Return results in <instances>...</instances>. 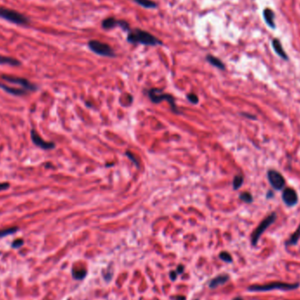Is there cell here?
Segmentation results:
<instances>
[{
  "label": "cell",
  "mask_w": 300,
  "mask_h": 300,
  "mask_svg": "<svg viewBox=\"0 0 300 300\" xmlns=\"http://www.w3.org/2000/svg\"><path fill=\"white\" fill-rule=\"evenodd\" d=\"M127 40L132 44H141L145 46H162L163 45L161 39L151 35L147 31L139 28L131 30L128 32Z\"/></svg>",
  "instance_id": "cell-1"
},
{
  "label": "cell",
  "mask_w": 300,
  "mask_h": 300,
  "mask_svg": "<svg viewBox=\"0 0 300 300\" xmlns=\"http://www.w3.org/2000/svg\"><path fill=\"white\" fill-rule=\"evenodd\" d=\"M146 95L149 98L152 103L160 104L162 103L163 101H167L168 104H169V106L171 107L173 113H176V114H180L181 113V112L179 111V109L177 108L176 100H175L174 97L171 94L163 92V90H160V89L151 88L146 90Z\"/></svg>",
  "instance_id": "cell-2"
},
{
  "label": "cell",
  "mask_w": 300,
  "mask_h": 300,
  "mask_svg": "<svg viewBox=\"0 0 300 300\" xmlns=\"http://www.w3.org/2000/svg\"><path fill=\"white\" fill-rule=\"evenodd\" d=\"M299 287V284H288L283 282H273L270 284H266L262 285H252L247 288L249 291H269L273 290H292L298 289Z\"/></svg>",
  "instance_id": "cell-3"
},
{
  "label": "cell",
  "mask_w": 300,
  "mask_h": 300,
  "mask_svg": "<svg viewBox=\"0 0 300 300\" xmlns=\"http://www.w3.org/2000/svg\"><path fill=\"white\" fill-rule=\"evenodd\" d=\"M0 18L10 21L17 25H27L29 23V19L25 15L14 10H11L4 7H0Z\"/></svg>",
  "instance_id": "cell-4"
},
{
  "label": "cell",
  "mask_w": 300,
  "mask_h": 300,
  "mask_svg": "<svg viewBox=\"0 0 300 300\" xmlns=\"http://www.w3.org/2000/svg\"><path fill=\"white\" fill-rule=\"evenodd\" d=\"M275 219H276V213L272 212L269 216L266 217L265 219L258 225V226L255 229V231L251 234V243L253 246L257 245L261 234L264 233V231H266V229H268L269 226L275 221Z\"/></svg>",
  "instance_id": "cell-5"
},
{
  "label": "cell",
  "mask_w": 300,
  "mask_h": 300,
  "mask_svg": "<svg viewBox=\"0 0 300 300\" xmlns=\"http://www.w3.org/2000/svg\"><path fill=\"white\" fill-rule=\"evenodd\" d=\"M88 47L93 53L99 54V55H101V56L111 57V58H113V57L116 56L115 52L113 51V49L111 48L110 45L101 42V41L97 40V39L90 40L88 42Z\"/></svg>",
  "instance_id": "cell-6"
},
{
  "label": "cell",
  "mask_w": 300,
  "mask_h": 300,
  "mask_svg": "<svg viewBox=\"0 0 300 300\" xmlns=\"http://www.w3.org/2000/svg\"><path fill=\"white\" fill-rule=\"evenodd\" d=\"M1 78L3 80H5L8 83L14 84H19L22 88L27 90V91H36L38 90L37 85H35V84L29 82L27 79L22 78V77H19V76H8V75H2Z\"/></svg>",
  "instance_id": "cell-7"
},
{
  "label": "cell",
  "mask_w": 300,
  "mask_h": 300,
  "mask_svg": "<svg viewBox=\"0 0 300 300\" xmlns=\"http://www.w3.org/2000/svg\"><path fill=\"white\" fill-rule=\"evenodd\" d=\"M268 180L270 183L271 187L275 191H281L285 185V179L283 175L275 169H270L267 173Z\"/></svg>",
  "instance_id": "cell-8"
},
{
  "label": "cell",
  "mask_w": 300,
  "mask_h": 300,
  "mask_svg": "<svg viewBox=\"0 0 300 300\" xmlns=\"http://www.w3.org/2000/svg\"><path fill=\"white\" fill-rule=\"evenodd\" d=\"M282 199L287 206L292 207L298 204V196L294 189L288 187L282 193Z\"/></svg>",
  "instance_id": "cell-9"
},
{
  "label": "cell",
  "mask_w": 300,
  "mask_h": 300,
  "mask_svg": "<svg viewBox=\"0 0 300 300\" xmlns=\"http://www.w3.org/2000/svg\"><path fill=\"white\" fill-rule=\"evenodd\" d=\"M31 139L35 146L42 148L44 150H51V149L55 148V144L54 142H48V141H44L35 129H32V131H31Z\"/></svg>",
  "instance_id": "cell-10"
},
{
  "label": "cell",
  "mask_w": 300,
  "mask_h": 300,
  "mask_svg": "<svg viewBox=\"0 0 300 300\" xmlns=\"http://www.w3.org/2000/svg\"><path fill=\"white\" fill-rule=\"evenodd\" d=\"M229 280V275L223 274V275H219L214 277L213 279L210 281L209 283V288L210 289H216L219 286H221L223 284H225L226 283H227Z\"/></svg>",
  "instance_id": "cell-11"
},
{
  "label": "cell",
  "mask_w": 300,
  "mask_h": 300,
  "mask_svg": "<svg viewBox=\"0 0 300 300\" xmlns=\"http://www.w3.org/2000/svg\"><path fill=\"white\" fill-rule=\"evenodd\" d=\"M0 89L4 90L5 91L12 94V95H13V96H24V95H26V94L28 93V91L24 90V89H18L14 88V87H10V86H7V85L2 84V83H0Z\"/></svg>",
  "instance_id": "cell-12"
},
{
  "label": "cell",
  "mask_w": 300,
  "mask_h": 300,
  "mask_svg": "<svg viewBox=\"0 0 300 300\" xmlns=\"http://www.w3.org/2000/svg\"><path fill=\"white\" fill-rule=\"evenodd\" d=\"M119 24H120V20H117L113 17H109L102 21L101 25L104 30H111L115 28L116 26H119Z\"/></svg>",
  "instance_id": "cell-13"
},
{
  "label": "cell",
  "mask_w": 300,
  "mask_h": 300,
  "mask_svg": "<svg viewBox=\"0 0 300 300\" xmlns=\"http://www.w3.org/2000/svg\"><path fill=\"white\" fill-rule=\"evenodd\" d=\"M272 47H273V48L275 50V53L278 54L281 58H283L284 60H288V55H287L285 52H284V50L283 48V46H282L281 42L279 41V39H273V40H272Z\"/></svg>",
  "instance_id": "cell-14"
},
{
  "label": "cell",
  "mask_w": 300,
  "mask_h": 300,
  "mask_svg": "<svg viewBox=\"0 0 300 300\" xmlns=\"http://www.w3.org/2000/svg\"><path fill=\"white\" fill-rule=\"evenodd\" d=\"M263 17H264V20H265V22L267 23V25H269L270 27L271 28H275V13L269 8H267L265 10L263 11Z\"/></svg>",
  "instance_id": "cell-15"
},
{
  "label": "cell",
  "mask_w": 300,
  "mask_h": 300,
  "mask_svg": "<svg viewBox=\"0 0 300 300\" xmlns=\"http://www.w3.org/2000/svg\"><path fill=\"white\" fill-rule=\"evenodd\" d=\"M205 59H206L207 62L211 64V65L216 67L218 69H221V70H225V69H226V66H225V64L223 63V62H222L221 60L217 58L215 56H213L212 54H207Z\"/></svg>",
  "instance_id": "cell-16"
},
{
  "label": "cell",
  "mask_w": 300,
  "mask_h": 300,
  "mask_svg": "<svg viewBox=\"0 0 300 300\" xmlns=\"http://www.w3.org/2000/svg\"><path fill=\"white\" fill-rule=\"evenodd\" d=\"M300 239V225L298 227V229L296 230L291 235H290V239L288 241H286L285 245L286 246H293L296 245L298 243V241H299Z\"/></svg>",
  "instance_id": "cell-17"
},
{
  "label": "cell",
  "mask_w": 300,
  "mask_h": 300,
  "mask_svg": "<svg viewBox=\"0 0 300 300\" xmlns=\"http://www.w3.org/2000/svg\"><path fill=\"white\" fill-rule=\"evenodd\" d=\"M87 275V270L84 268L80 269H73L72 270V276L76 280H83Z\"/></svg>",
  "instance_id": "cell-18"
},
{
  "label": "cell",
  "mask_w": 300,
  "mask_h": 300,
  "mask_svg": "<svg viewBox=\"0 0 300 300\" xmlns=\"http://www.w3.org/2000/svg\"><path fill=\"white\" fill-rule=\"evenodd\" d=\"M136 4L147 9H155L157 8V4L152 0H133Z\"/></svg>",
  "instance_id": "cell-19"
},
{
  "label": "cell",
  "mask_w": 300,
  "mask_h": 300,
  "mask_svg": "<svg viewBox=\"0 0 300 300\" xmlns=\"http://www.w3.org/2000/svg\"><path fill=\"white\" fill-rule=\"evenodd\" d=\"M20 63L21 62L20 61H18L15 58L0 55V64H8V65H11V66H20Z\"/></svg>",
  "instance_id": "cell-20"
},
{
  "label": "cell",
  "mask_w": 300,
  "mask_h": 300,
  "mask_svg": "<svg viewBox=\"0 0 300 300\" xmlns=\"http://www.w3.org/2000/svg\"><path fill=\"white\" fill-rule=\"evenodd\" d=\"M243 182H244V177H243V176L237 175V176L233 177V189L234 191L239 190V189L241 187V185L243 184Z\"/></svg>",
  "instance_id": "cell-21"
},
{
  "label": "cell",
  "mask_w": 300,
  "mask_h": 300,
  "mask_svg": "<svg viewBox=\"0 0 300 300\" xmlns=\"http://www.w3.org/2000/svg\"><path fill=\"white\" fill-rule=\"evenodd\" d=\"M18 231H19V227H17V226L9 227V228H6V229L0 230V238H3V237L7 236V235H10V234H13V233H17Z\"/></svg>",
  "instance_id": "cell-22"
},
{
  "label": "cell",
  "mask_w": 300,
  "mask_h": 300,
  "mask_svg": "<svg viewBox=\"0 0 300 300\" xmlns=\"http://www.w3.org/2000/svg\"><path fill=\"white\" fill-rule=\"evenodd\" d=\"M239 198L241 199V201L245 202V203H247V204H251V203L253 202V200H254V199H253V196H252V194L247 192L241 193V194L239 195Z\"/></svg>",
  "instance_id": "cell-23"
},
{
  "label": "cell",
  "mask_w": 300,
  "mask_h": 300,
  "mask_svg": "<svg viewBox=\"0 0 300 300\" xmlns=\"http://www.w3.org/2000/svg\"><path fill=\"white\" fill-rule=\"evenodd\" d=\"M219 257L220 258V260H222L223 261H225V262H227V263H231V262H233V257H232L231 255H230L228 252H226V251H223V252H221V253L219 254Z\"/></svg>",
  "instance_id": "cell-24"
},
{
  "label": "cell",
  "mask_w": 300,
  "mask_h": 300,
  "mask_svg": "<svg viewBox=\"0 0 300 300\" xmlns=\"http://www.w3.org/2000/svg\"><path fill=\"white\" fill-rule=\"evenodd\" d=\"M126 155H127V157L129 158V159H130L133 163H134V165H135L138 168H140V163H139L138 159L136 158V156H135L133 154H132L130 151H127V152H126Z\"/></svg>",
  "instance_id": "cell-25"
},
{
  "label": "cell",
  "mask_w": 300,
  "mask_h": 300,
  "mask_svg": "<svg viewBox=\"0 0 300 300\" xmlns=\"http://www.w3.org/2000/svg\"><path fill=\"white\" fill-rule=\"evenodd\" d=\"M187 99L191 103L194 104H198V101H199V100H198V97H197L196 94H194V93L188 94Z\"/></svg>",
  "instance_id": "cell-26"
},
{
  "label": "cell",
  "mask_w": 300,
  "mask_h": 300,
  "mask_svg": "<svg viewBox=\"0 0 300 300\" xmlns=\"http://www.w3.org/2000/svg\"><path fill=\"white\" fill-rule=\"evenodd\" d=\"M24 245V240L22 239H17L15 240L12 243V248H19L20 247H22Z\"/></svg>",
  "instance_id": "cell-27"
},
{
  "label": "cell",
  "mask_w": 300,
  "mask_h": 300,
  "mask_svg": "<svg viewBox=\"0 0 300 300\" xmlns=\"http://www.w3.org/2000/svg\"><path fill=\"white\" fill-rule=\"evenodd\" d=\"M240 114H241V116H242V117H245V118H249V119H257V117H256V116L253 115V114H250V113H241Z\"/></svg>",
  "instance_id": "cell-28"
},
{
  "label": "cell",
  "mask_w": 300,
  "mask_h": 300,
  "mask_svg": "<svg viewBox=\"0 0 300 300\" xmlns=\"http://www.w3.org/2000/svg\"><path fill=\"white\" fill-rule=\"evenodd\" d=\"M10 188V183L9 182H0V192L8 190Z\"/></svg>",
  "instance_id": "cell-29"
},
{
  "label": "cell",
  "mask_w": 300,
  "mask_h": 300,
  "mask_svg": "<svg viewBox=\"0 0 300 300\" xmlns=\"http://www.w3.org/2000/svg\"><path fill=\"white\" fill-rule=\"evenodd\" d=\"M176 272H177V275H181V274H182L183 273V271H184V267H183V265H178V267L177 268V270H176Z\"/></svg>",
  "instance_id": "cell-30"
},
{
  "label": "cell",
  "mask_w": 300,
  "mask_h": 300,
  "mask_svg": "<svg viewBox=\"0 0 300 300\" xmlns=\"http://www.w3.org/2000/svg\"><path fill=\"white\" fill-rule=\"evenodd\" d=\"M177 275H177L176 271H170V272H169V278H170L171 281H176Z\"/></svg>",
  "instance_id": "cell-31"
},
{
  "label": "cell",
  "mask_w": 300,
  "mask_h": 300,
  "mask_svg": "<svg viewBox=\"0 0 300 300\" xmlns=\"http://www.w3.org/2000/svg\"><path fill=\"white\" fill-rule=\"evenodd\" d=\"M171 298L173 300H186V298L184 296H177V297H172Z\"/></svg>",
  "instance_id": "cell-32"
},
{
  "label": "cell",
  "mask_w": 300,
  "mask_h": 300,
  "mask_svg": "<svg viewBox=\"0 0 300 300\" xmlns=\"http://www.w3.org/2000/svg\"><path fill=\"white\" fill-rule=\"evenodd\" d=\"M274 197V193L272 192H268V194H267V196H266V197L268 198V199H270V198H271V197Z\"/></svg>",
  "instance_id": "cell-33"
},
{
  "label": "cell",
  "mask_w": 300,
  "mask_h": 300,
  "mask_svg": "<svg viewBox=\"0 0 300 300\" xmlns=\"http://www.w3.org/2000/svg\"><path fill=\"white\" fill-rule=\"evenodd\" d=\"M233 300H243V298H241V297H237V298H234Z\"/></svg>",
  "instance_id": "cell-34"
},
{
  "label": "cell",
  "mask_w": 300,
  "mask_h": 300,
  "mask_svg": "<svg viewBox=\"0 0 300 300\" xmlns=\"http://www.w3.org/2000/svg\"><path fill=\"white\" fill-rule=\"evenodd\" d=\"M0 255H1V252H0Z\"/></svg>",
  "instance_id": "cell-35"
},
{
  "label": "cell",
  "mask_w": 300,
  "mask_h": 300,
  "mask_svg": "<svg viewBox=\"0 0 300 300\" xmlns=\"http://www.w3.org/2000/svg\"><path fill=\"white\" fill-rule=\"evenodd\" d=\"M196 300H197V299H196Z\"/></svg>",
  "instance_id": "cell-36"
}]
</instances>
